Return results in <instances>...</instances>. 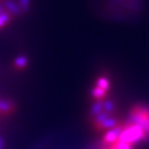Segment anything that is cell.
Instances as JSON below:
<instances>
[{
	"mask_svg": "<svg viewBox=\"0 0 149 149\" xmlns=\"http://www.w3.org/2000/svg\"><path fill=\"white\" fill-rule=\"evenodd\" d=\"M14 65L17 68H25L28 65V58L25 55H20L14 60Z\"/></svg>",
	"mask_w": 149,
	"mask_h": 149,
	"instance_id": "cell-5",
	"label": "cell"
},
{
	"mask_svg": "<svg viewBox=\"0 0 149 149\" xmlns=\"http://www.w3.org/2000/svg\"><path fill=\"white\" fill-rule=\"evenodd\" d=\"M31 0H3L0 1V31L12 25L30 9Z\"/></svg>",
	"mask_w": 149,
	"mask_h": 149,
	"instance_id": "cell-1",
	"label": "cell"
},
{
	"mask_svg": "<svg viewBox=\"0 0 149 149\" xmlns=\"http://www.w3.org/2000/svg\"><path fill=\"white\" fill-rule=\"evenodd\" d=\"M121 132H122V127H120V126H115V127L109 130L106 133L105 138H104L105 142L113 143L115 141H117L119 139V136H120Z\"/></svg>",
	"mask_w": 149,
	"mask_h": 149,
	"instance_id": "cell-4",
	"label": "cell"
},
{
	"mask_svg": "<svg viewBox=\"0 0 149 149\" xmlns=\"http://www.w3.org/2000/svg\"><path fill=\"white\" fill-rule=\"evenodd\" d=\"M106 92H107V90H105V89L100 88V87L95 86L94 88L92 89V90H91V95H92L94 98L100 100V98H102L104 96L106 95Z\"/></svg>",
	"mask_w": 149,
	"mask_h": 149,
	"instance_id": "cell-8",
	"label": "cell"
},
{
	"mask_svg": "<svg viewBox=\"0 0 149 149\" xmlns=\"http://www.w3.org/2000/svg\"><path fill=\"white\" fill-rule=\"evenodd\" d=\"M115 149H132L130 148V145L127 143H123V142H117L116 145L114 146Z\"/></svg>",
	"mask_w": 149,
	"mask_h": 149,
	"instance_id": "cell-13",
	"label": "cell"
},
{
	"mask_svg": "<svg viewBox=\"0 0 149 149\" xmlns=\"http://www.w3.org/2000/svg\"><path fill=\"white\" fill-rule=\"evenodd\" d=\"M12 109H13V102H8V100H0V112L8 113Z\"/></svg>",
	"mask_w": 149,
	"mask_h": 149,
	"instance_id": "cell-10",
	"label": "cell"
},
{
	"mask_svg": "<svg viewBox=\"0 0 149 149\" xmlns=\"http://www.w3.org/2000/svg\"><path fill=\"white\" fill-rule=\"evenodd\" d=\"M130 123L136 124L144 130L146 137H149V108L144 106L135 107L130 115Z\"/></svg>",
	"mask_w": 149,
	"mask_h": 149,
	"instance_id": "cell-2",
	"label": "cell"
},
{
	"mask_svg": "<svg viewBox=\"0 0 149 149\" xmlns=\"http://www.w3.org/2000/svg\"><path fill=\"white\" fill-rule=\"evenodd\" d=\"M117 124V121L116 119L114 118H111V117H109V118L107 119L106 121H104L102 124L100 125V128H104V130H111V128L115 127Z\"/></svg>",
	"mask_w": 149,
	"mask_h": 149,
	"instance_id": "cell-7",
	"label": "cell"
},
{
	"mask_svg": "<svg viewBox=\"0 0 149 149\" xmlns=\"http://www.w3.org/2000/svg\"><path fill=\"white\" fill-rule=\"evenodd\" d=\"M104 104V110H105V112H107V113H111L113 110H114L115 106H114V102H112V100H106V102H102Z\"/></svg>",
	"mask_w": 149,
	"mask_h": 149,
	"instance_id": "cell-12",
	"label": "cell"
},
{
	"mask_svg": "<svg viewBox=\"0 0 149 149\" xmlns=\"http://www.w3.org/2000/svg\"><path fill=\"white\" fill-rule=\"evenodd\" d=\"M102 110H104V104H102V102H100V100H97V102H95L92 105L90 113L93 116H96V115H98L100 113H102Z\"/></svg>",
	"mask_w": 149,
	"mask_h": 149,
	"instance_id": "cell-6",
	"label": "cell"
},
{
	"mask_svg": "<svg viewBox=\"0 0 149 149\" xmlns=\"http://www.w3.org/2000/svg\"><path fill=\"white\" fill-rule=\"evenodd\" d=\"M96 86L105 89V90H108L110 88V81L106 77H100L96 80Z\"/></svg>",
	"mask_w": 149,
	"mask_h": 149,
	"instance_id": "cell-9",
	"label": "cell"
},
{
	"mask_svg": "<svg viewBox=\"0 0 149 149\" xmlns=\"http://www.w3.org/2000/svg\"><path fill=\"white\" fill-rule=\"evenodd\" d=\"M108 118H109V113H107V112H102V113H100L98 115L94 116V122L100 126V124H102L104 121L107 120Z\"/></svg>",
	"mask_w": 149,
	"mask_h": 149,
	"instance_id": "cell-11",
	"label": "cell"
},
{
	"mask_svg": "<svg viewBox=\"0 0 149 149\" xmlns=\"http://www.w3.org/2000/svg\"><path fill=\"white\" fill-rule=\"evenodd\" d=\"M146 135H145L144 130L140 126L136 125V124H132L128 122V124L124 128H122L120 136H119L118 141L119 142L127 143V144H133L138 141H141L143 139H146Z\"/></svg>",
	"mask_w": 149,
	"mask_h": 149,
	"instance_id": "cell-3",
	"label": "cell"
},
{
	"mask_svg": "<svg viewBox=\"0 0 149 149\" xmlns=\"http://www.w3.org/2000/svg\"><path fill=\"white\" fill-rule=\"evenodd\" d=\"M0 149H4V142L1 137H0Z\"/></svg>",
	"mask_w": 149,
	"mask_h": 149,
	"instance_id": "cell-14",
	"label": "cell"
},
{
	"mask_svg": "<svg viewBox=\"0 0 149 149\" xmlns=\"http://www.w3.org/2000/svg\"><path fill=\"white\" fill-rule=\"evenodd\" d=\"M112 149H115V148H112Z\"/></svg>",
	"mask_w": 149,
	"mask_h": 149,
	"instance_id": "cell-15",
	"label": "cell"
}]
</instances>
